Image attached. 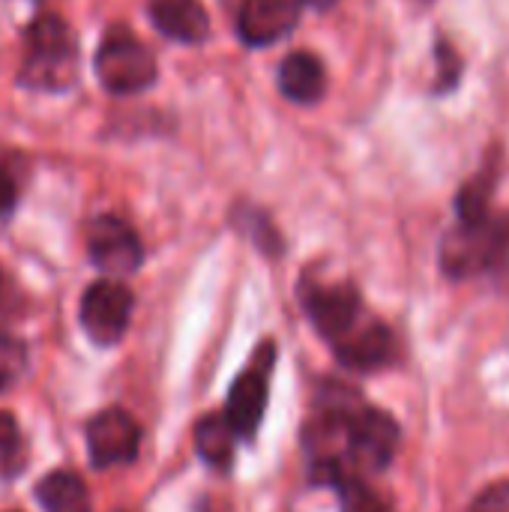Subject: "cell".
I'll return each mask as SVG.
<instances>
[{
  "label": "cell",
  "instance_id": "obj_1",
  "mask_svg": "<svg viewBox=\"0 0 509 512\" xmlns=\"http://www.w3.org/2000/svg\"><path fill=\"white\" fill-rule=\"evenodd\" d=\"M78 72V48L60 15H39L27 30V54L18 81L33 90H66Z\"/></svg>",
  "mask_w": 509,
  "mask_h": 512
},
{
  "label": "cell",
  "instance_id": "obj_2",
  "mask_svg": "<svg viewBox=\"0 0 509 512\" xmlns=\"http://www.w3.org/2000/svg\"><path fill=\"white\" fill-rule=\"evenodd\" d=\"M509 258V213H486L474 222H459L441 243V270L450 279L486 273Z\"/></svg>",
  "mask_w": 509,
  "mask_h": 512
},
{
  "label": "cell",
  "instance_id": "obj_3",
  "mask_svg": "<svg viewBox=\"0 0 509 512\" xmlns=\"http://www.w3.org/2000/svg\"><path fill=\"white\" fill-rule=\"evenodd\" d=\"M96 75L111 93H141L156 81V57L126 24H114L99 42Z\"/></svg>",
  "mask_w": 509,
  "mask_h": 512
},
{
  "label": "cell",
  "instance_id": "obj_4",
  "mask_svg": "<svg viewBox=\"0 0 509 512\" xmlns=\"http://www.w3.org/2000/svg\"><path fill=\"white\" fill-rule=\"evenodd\" d=\"M303 309L315 330L330 342H342L351 330H357L369 315L363 309V300L351 282H318L306 279L300 288Z\"/></svg>",
  "mask_w": 509,
  "mask_h": 512
},
{
  "label": "cell",
  "instance_id": "obj_5",
  "mask_svg": "<svg viewBox=\"0 0 509 512\" xmlns=\"http://www.w3.org/2000/svg\"><path fill=\"white\" fill-rule=\"evenodd\" d=\"M399 450V426L390 414L369 408L366 402L348 420V465L360 471H384Z\"/></svg>",
  "mask_w": 509,
  "mask_h": 512
},
{
  "label": "cell",
  "instance_id": "obj_6",
  "mask_svg": "<svg viewBox=\"0 0 509 512\" xmlns=\"http://www.w3.org/2000/svg\"><path fill=\"white\" fill-rule=\"evenodd\" d=\"M132 291L120 282V279H99L93 282L84 297H81V327L84 333L108 348L117 345L126 330H129V318H132Z\"/></svg>",
  "mask_w": 509,
  "mask_h": 512
},
{
  "label": "cell",
  "instance_id": "obj_7",
  "mask_svg": "<svg viewBox=\"0 0 509 512\" xmlns=\"http://www.w3.org/2000/svg\"><path fill=\"white\" fill-rule=\"evenodd\" d=\"M270 369H273V342H264L258 348V354L252 357L249 369L240 372V378L234 381V387L228 393L225 414H222L231 423V429L237 432V438H252L261 426V417L267 408Z\"/></svg>",
  "mask_w": 509,
  "mask_h": 512
},
{
  "label": "cell",
  "instance_id": "obj_8",
  "mask_svg": "<svg viewBox=\"0 0 509 512\" xmlns=\"http://www.w3.org/2000/svg\"><path fill=\"white\" fill-rule=\"evenodd\" d=\"M87 252H90L93 264L108 279H120V276L135 273L141 258H144V249H141L135 228L114 213L93 219L90 234H87Z\"/></svg>",
  "mask_w": 509,
  "mask_h": 512
},
{
  "label": "cell",
  "instance_id": "obj_9",
  "mask_svg": "<svg viewBox=\"0 0 509 512\" xmlns=\"http://www.w3.org/2000/svg\"><path fill=\"white\" fill-rule=\"evenodd\" d=\"M141 429L123 408H105L87 423V453L93 468L129 465L138 456Z\"/></svg>",
  "mask_w": 509,
  "mask_h": 512
},
{
  "label": "cell",
  "instance_id": "obj_10",
  "mask_svg": "<svg viewBox=\"0 0 509 512\" xmlns=\"http://www.w3.org/2000/svg\"><path fill=\"white\" fill-rule=\"evenodd\" d=\"M342 366L354 372H375L393 363L396 357V339L387 324L378 318H366L357 330H351L342 342L333 345Z\"/></svg>",
  "mask_w": 509,
  "mask_h": 512
},
{
  "label": "cell",
  "instance_id": "obj_11",
  "mask_svg": "<svg viewBox=\"0 0 509 512\" xmlns=\"http://www.w3.org/2000/svg\"><path fill=\"white\" fill-rule=\"evenodd\" d=\"M297 0H243L237 15L240 39L252 48L273 45L297 24Z\"/></svg>",
  "mask_w": 509,
  "mask_h": 512
},
{
  "label": "cell",
  "instance_id": "obj_12",
  "mask_svg": "<svg viewBox=\"0 0 509 512\" xmlns=\"http://www.w3.org/2000/svg\"><path fill=\"white\" fill-rule=\"evenodd\" d=\"M150 18L159 33L183 45H198L210 33V18L201 0H150Z\"/></svg>",
  "mask_w": 509,
  "mask_h": 512
},
{
  "label": "cell",
  "instance_id": "obj_13",
  "mask_svg": "<svg viewBox=\"0 0 509 512\" xmlns=\"http://www.w3.org/2000/svg\"><path fill=\"white\" fill-rule=\"evenodd\" d=\"M324 87H327V75H324V66L315 54L309 51H294L282 60L279 66V90L285 99L291 102H300V105H309V102H318L324 96Z\"/></svg>",
  "mask_w": 509,
  "mask_h": 512
},
{
  "label": "cell",
  "instance_id": "obj_14",
  "mask_svg": "<svg viewBox=\"0 0 509 512\" xmlns=\"http://www.w3.org/2000/svg\"><path fill=\"white\" fill-rule=\"evenodd\" d=\"M36 498L45 512H90V495L78 474L57 471L39 480Z\"/></svg>",
  "mask_w": 509,
  "mask_h": 512
},
{
  "label": "cell",
  "instance_id": "obj_15",
  "mask_svg": "<svg viewBox=\"0 0 509 512\" xmlns=\"http://www.w3.org/2000/svg\"><path fill=\"white\" fill-rule=\"evenodd\" d=\"M234 441H237V432L231 429V423L222 414H207L195 426L198 456L207 465H213L216 471H225L231 465V459H234Z\"/></svg>",
  "mask_w": 509,
  "mask_h": 512
},
{
  "label": "cell",
  "instance_id": "obj_16",
  "mask_svg": "<svg viewBox=\"0 0 509 512\" xmlns=\"http://www.w3.org/2000/svg\"><path fill=\"white\" fill-rule=\"evenodd\" d=\"M498 183V165H486L468 186H462L459 198H456V210H459V222H474L483 219L486 213H492V192Z\"/></svg>",
  "mask_w": 509,
  "mask_h": 512
},
{
  "label": "cell",
  "instance_id": "obj_17",
  "mask_svg": "<svg viewBox=\"0 0 509 512\" xmlns=\"http://www.w3.org/2000/svg\"><path fill=\"white\" fill-rule=\"evenodd\" d=\"M27 462L24 438L12 414L0 411V477H15Z\"/></svg>",
  "mask_w": 509,
  "mask_h": 512
},
{
  "label": "cell",
  "instance_id": "obj_18",
  "mask_svg": "<svg viewBox=\"0 0 509 512\" xmlns=\"http://www.w3.org/2000/svg\"><path fill=\"white\" fill-rule=\"evenodd\" d=\"M333 489L339 492L342 512H390L387 504L363 483V477H345Z\"/></svg>",
  "mask_w": 509,
  "mask_h": 512
},
{
  "label": "cell",
  "instance_id": "obj_19",
  "mask_svg": "<svg viewBox=\"0 0 509 512\" xmlns=\"http://www.w3.org/2000/svg\"><path fill=\"white\" fill-rule=\"evenodd\" d=\"M27 366V351L18 336H12L6 327H0V390L12 387Z\"/></svg>",
  "mask_w": 509,
  "mask_h": 512
},
{
  "label": "cell",
  "instance_id": "obj_20",
  "mask_svg": "<svg viewBox=\"0 0 509 512\" xmlns=\"http://www.w3.org/2000/svg\"><path fill=\"white\" fill-rule=\"evenodd\" d=\"M468 512H509V483H495L474 498Z\"/></svg>",
  "mask_w": 509,
  "mask_h": 512
},
{
  "label": "cell",
  "instance_id": "obj_21",
  "mask_svg": "<svg viewBox=\"0 0 509 512\" xmlns=\"http://www.w3.org/2000/svg\"><path fill=\"white\" fill-rule=\"evenodd\" d=\"M15 204H18V180L6 165H0V222L12 216Z\"/></svg>",
  "mask_w": 509,
  "mask_h": 512
},
{
  "label": "cell",
  "instance_id": "obj_22",
  "mask_svg": "<svg viewBox=\"0 0 509 512\" xmlns=\"http://www.w3.org/2000/svg\"><path fill=\"white\" fill-rule=\"evenodd\" d=\"M438 57H441V81L435 90H450L459 78V57H456L453 45H447V42L438 45Z\"/></svg>",
  "mask_w": 509,
  "mask_h": 512
},
{
  "label": "cell",
  "instance_id": "obj_23",
  "mask_svg": "<svg viewBox=\"0 0 509 512\" xmlns=\"http://www.w3.org/2000/svg\"><path fill=\"white\" fill-rule=\"evenodd\" d=\"M21 306V294L12 285V279L0 270V312H15Z\"/></svg>",
  "mask_w": 509,
  "mask_h": 512
},
{
  "label": "cell",
  "instance_id": "obj_24",
  "mask_svg": "<svg viewBox=\"0 0 509 512\" xmlns=\"http://www.w3.org/2000/svg\"><path fill=\"white\" fill-rule=\"evenodd\" d=\"M297 3H309V6H318V9H327V6H333V3H339V0H297Z\"/></svg>",
  "mask_w": 509,
  "mask_h": 512
},
{
  "label": "cell",
  "instance_id": "obj_25",
  "mask_svg": "<svg viewBox=\"0 0 509 512\" xmlns=\"http://www.w3.org/2000/svg\"><path fill=\"white\" fill-rule=\"evenodd\" d=\"M423 3H429V0H423Z\"/></svg>",
  "mask_w": 509,
  "mask_h": 512
}]
</instances>
